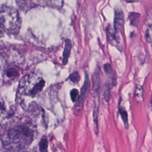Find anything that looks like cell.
Segmentation results:
<instances>
[{"mask_svg":"<svg viewBox=\"0 0 152 152\" xmlns=\"http://www.w3.org/2000/svg\"><path fill=\"white\" fill-rule=\"evenodd\" d=\"M45 5L52 8H61L63 5V0H40Z\"/></svg>","mask_w":152,"mask_h":152,"instance_id":"cell-7","label":"cell"},{"mask_svg":"<svg viewBox=\"0 0 152 152\" xmlns=\"http://www.w3.org/2000/svg\"><path fill=\"white\" fill-rule=\"evenodd\" d=\"M21 18L18 11L11 7L3 6L0 10V27L7 33L17 34L20 29Z\"/></svg>","mask_w":152,"mask_h":152,"instance_id":"cell-3","label":"cell"},{"mask_svg":"<svg viewBox=\"0 0 152 152\" xmlns=\"http://www.w3.org/2000/svg\"><path fill=\"white\" fill-rule=\"evenodd\" d=\"M39 147L40 152H47L48 147V142L47 139L45 138H42L39 142Z\"/></svg>","mask_w":152,"mask_h":152,"instance_id":"cell-9","label":"cell"},{"mask_svg":"<svg viewBox=\"0 0 152 152\" xmlns=\"http://www.w3.org/2000/svg\"><path fill=\"white\" fill-rule=\"evenodd\" d=\"M119 113L121 116V118L122 119V121L124 122V124L125 125V126L126 128L128 127V114L127 112L124 109L119 108Z\"/></svg>","mask_w":152,"mask_h":152,"instance_id":"cell-10","label":"cell"},{"mask_svg":"<svg viewBox=\"0 0 152 152\" xmlns=\"http://www.w3.org/2000/svg\"><path fill=\"white\" fill-rule=\"evenodd\" d=\"M142 88L140 86H138L136 88V91H135V96L138 97V98L142 97Z\"/></svg>","mask_w":152,"mask_h":152,"instance_id":"cell-15","label":"cell"},{"mask_svg":"<svg viewBox=\"0 0 152 152\" xmlns=\"http://www.w3.org/2000/svg\"><path fill=\"white\" fill-rule=\"evenodd\" d=\"M45 82L37 73L32 72L24 75L20 80L18 87V99L20 103L27 98L36 97L43 90Z\"/></svg>","mask_w":152,"mask_h":152,"instance_id":"cell-2","label":"cell"},{"mask_svg":"<svg viewBox=\"0 0 152 152\" xmlns=\"http://www.w3.org/2000/svg\"><path fill=\"white\" fill-rule=\"evenodd\" d=\"M7 106L3 99L0 96V119L4 118L7 114Z\"/></svg>","mask_w":152,"mask_h":152,"instance_id":"cell-8","label":"cell"},{"mask_svg":"<svg viewBox=\"0 0 152 152\" xmlns=\"http://www.w3.org/2000/svg\"><path fill=\"white\" fill-rule=\"evenodd\" d=\"M34 131L31 126L24 124L7 131L2 137V144L9 152H21L33 140Z\"/></svg>","mask_w":152,"mask_h":152,"instance_id":"cell-1","label":"cell"},{"mask_svg":"<svg viewBox=\"0 0 152 152\" xmlns=\"http://www.w3.org/2000/svg\"><path fill=\"white\" fill-rule=\"evenodd\" d=\"M124 15H123L122 11L120 10H118L115 11V20H114V30L118 38H119V36H120L122 37L124 36Z\"/></svg>","mask_w":152,"mask_h":152,"instance_id":"cell-4","label":"cell"},{"mask_svg":"<svg viewBox=\"0 0 152 152\" xmlns=\"http://www.w3.org/2000/svg\"><path fill=\"white\" fill-rule=\"evenodd\" d=\"M111 66L109 64H106L104 65V70L106 73H110L111 72Z\"/></svg>","mask_w":152,"mask_h":152,"instance_id":"cell-16","label":"cell"},{"mask_svg":"<svg viewBox=\"0 0 152 152\" xmlns=\"http://www.w3.org/2000/svg\"><path fill=\"white\" fill-rule=\"evenodd\" d=\"M145 39L146 40L150 43L151 41V24L148 26L146 31H145Z\"/></svg>","mask_w":152,"mask_h":152,"instance_id":"cell-13","label":"cell"},{"mask_svg":"<svg viewBox=\"0 0 152 152\" xmlns=\"http://www.w3.org/2000/svg\"><path fill=\"white\" fill-rule=\"evenodd\" d=\"M128 3H131V2H138V0H125Z\"/></svg>","mask_w":152,"mask_h":152,"instance_id":"cell-17","label":"cell"},{"mask_svg":"<svg viewBox=\"0 0 152 152\" xmlns=\"http://www.w3.org/2000/svg\"><path fill=\"white\" fill-rule=\"evenodd\" d=\"M18 75L17 71L14 69H10L7 72V76L8 78H14Z\"/></svg>","mask_w":152,"mask_h":152,"instance_id":"cell-14","label":"cell"},{"mask_svg":"<svg viewBox=\"0 0 152 152\" xmlns=\"http://www.w3.org/2000/svg\"><path fill=\"white\" fill-rule=\"evenodd\" d=\"M71 43L69 40H66L65 41V46L64 48V55H63V63L65 65L68 59L69 58L70 52H71Z\"/></svg>","mask_w":152,"mask_h":152,"instance_id":"cell-6","label":"cell"},{"mask_svg":"<svg viewBox=\"0 0 152 152\" xmlns=\"http://www.w3.org/2000/svg\"><path fill=\"white\" fill-rule=\"evenodd\" d=\"M89 88H90V84H89V81L88 79V76L86 75V78L85 79V81L84 83L83 86L81 88V95L79 96V98L78 100H77V107L81 108V106L83 104L84 101L85 100V98L86 97L88 93V90H89Z\"/></svg>","mask_w":152,"mask_h":152,"instance_id":"cell-5","label":"cell"},{"mask_svg":"<svg viewBox=\"0 0 152 152\" xmlns=\"http://www.w3.org/2000/svg\"><path fill=\"white\" fill-rule=\"evenodd\" d=\"M69 78L71 80V81H72L74 83H77L79 81L80 77V75L77 72H74L70 75Z\"/></svg>","mask_w":152,"mask_h":152,"instance_id":"cell-12","label":"cell"},{"mask_svg":"<svg viewBox=\"0 0 152 152\" xmlns=\"http://www.w3.org/2000/svg\"><path fill=\"white\" fill-rule=\"evenodd\" d=\"M70 95H71V100H72L73 102H77V100H78V98H79V92H78V90L75 89V88L72 89L71 91Z\"/></svg>","mask_w":152,"mask_h":152,"instance_id":"cell-11","label":"cell"}]
</instances>
